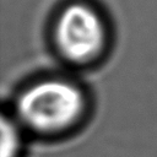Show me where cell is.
I'll list each match as a JSON object with an SVG mask.
<instances>
[{
    "label": "cell",
    "mask_w": 157,
    "mask_h": 157,
    "mask_svg": "<svg viewBox=\"0 0 157 157\" xmlns=\"http://www.w3.org/2000/svg\"><path fill=\"white\" fill-rule=\"evenodd\" d=\"M110 33L104 11L90 0H69L61 4L49 27L55 52L74 65L97 61L108 49Z\"/></svg>",
    "instance_id": "1"
},
{
    "label": "cell",
    "mask_w": 157,
    "mask_h": 157,
    "mask_svg": "<svg viewBox=\"0 0 157 157\" xmlns=\"http://www.w3.org/2000/svg\"><path fill=\"white\" fill-rule=\"evenodd\" d=\"M85 108L82 91L63 78H45L26 88L17 101V113L38 132H59L72 126Z\"/></svg>",
    "instance_id": "2"
},
{
    "label": "cell",
    "mask_w": 157,
    "mask_h": 157,
    "mask_svg": "<svg viewBox=\"0 0 157 157\" xmlns=\"http://www.w3.org/2000/svg\"><path fill=\"white\" fill-rule=\"evenodd\" d=\"M21 139L12 120H1V157H17Z\"/></svg>",
    "instance_id": "3"
}]
</instances>
